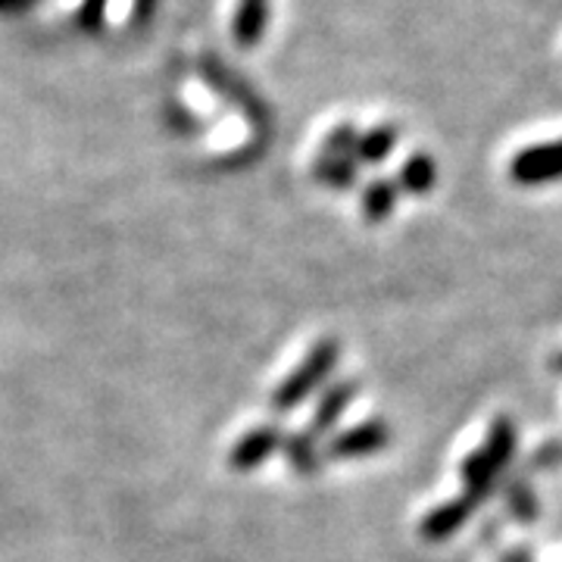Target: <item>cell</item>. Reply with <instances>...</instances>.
Here are the masks:
<instances>
[{
	"mask_svg": "<svg viewBox=\"0 0 562 562\" xmlns=\"http://www.w3.org/2000/svg\"><path fill=\"white\" fill-rule=\"evenodd\" d=\"M509 179L522 184V188L562 181V138L519 150L509 162Z\"/></svg>",
	"mask_w": 562,
	"mask_h": 562,
	"instance_id": "obj_3",
	"label": "cell"
},
{
	"mask_svg": "<svg viewBox=\"0 0 562 562\" xmlns=\"http://www.w3.org/2000/svg\"><path fill=\"white\" fill-rule=\"evenodd\" d=\"M266 20H269V10H266V0H244L238 16H235V38L241 44H257L266 32Z\"/></svg>",
	"mask_w": 562,
	"mask_h": 562,
	"instance_id": "obj_14",
	"label": "cell"
},
{
	"mask_svg": "<svg viewBox=\"0 0 562 562\" xmlns=\"http://www.w3.org/2000/svg\"><path fill=\"white\" fill-rule=\"evenodd\" d=\"M553 369H557V372H560V375H562V350H560V353H557V357H553Z\"/></svg>",
	"mask_w": 562,
	"mask_h": 562,
	"instance_id": "obj_18",
	"label": "cell"
},
{
	"mask_svg": "<svg viewBox=\"0 0 562 562\" xmlns=\"http://www.w3.org/2000/svg\"><path fill=\"white\" fill-rule=\"evenodd\" d=\"M362 216L369 222H382L394 213L397 206V181L387 179H375L372 184H366L362 191Z\"/></svg>",
	"mask_w": 562,
	"mask_h": 562,
	"instance_id": "obj_12",
	"label": "cell"
},
{
	"mask_svg": "<svg viewBox=\"0 0 562 562\" xmlns=\"http://www.w3.org/2000/svg\"><path fill=\"white\" fill-rule=\"evenodd\" d=\"M501 494L506 513H509L516 522H538V516H541V501H538V491H535V484H531V472H528L525 465L522 469H509V472L503 475Z\"/></svg>",
	"mask_w": 562,
	"mask_h": 562,
	"instance_id": "obj_7",
	"label": "cell"
},
{
	"mask_svg": "<svg viewBox=\"0 0 562 562\" xmlns=\"http://www.w3.org/2000/svg\"><path fill=\"white\" fill-rule=\"evenodd\" d=\"M506 472H509V469H506V465H503V462L497 460L487 447H479V450H472V453L462 460V469H460L462 494L475 503V506H482L484 501H491V497H494V491L501 487Z\"/></svg>",
	"mask_w": 562,
	"mask_h": 562,
	"instance_id": "obj_4",
	"label": "cell"
},
{
	"mask_svg": "<svg viewBox=\"0 0 562 562\" xmlns=\"http://www.w3.org/2000/svg\"><path fill=\"white\" fill-rule=\"evenodd\" d=\"M357 144H360V132L350 125V122H344L338 125L328 140H325V154H338V157H357Z\"/></svg>",
	"mask_w": 562,
	"mask_h": 562,
	"instance_id": "obj_16",
	"label": "cell"
},
{
	"mask_svg": "<svg viewBox=\"0 0 562 562\" xmlns=\"http://www.w3.org/2000/svg\"><path fill=\"white\" fill-rule=\"evenodd\" d=\"M435 184H438V162L431 160L428 154H413L397 172V188L413 194V198L435 191Z\"/></svg>",
	"mask_w": 562,
	"mask_h": 562,
	"instance_id": "obj_10",
	"label": "cell"
},
{
	"mask_svg": "<svg viewBox=\"0 0 562 562\" xmlns=\"http://www.w3.org/2000/svg\"><path fill=\"white\" fill-rule=\"evenodd\" d=\"M281 453L288 465L297 472V475H316L325 462V453H322L319 438L306 428V431H294V435H284V443H281Z\"/></svg>",
	"mask_w": 562,
	"mask_h": 562,
	"instance_id": "obj_9",
	"label": "cell"
},
{
	"mask_svg": "<svg viewBox=\"0 0 562 562\" xmlns=\"http://www.w3.org/2000/svg\"><path fill=\"white\" fill-rule=\"evenodd\" d=\"M391 443V428L384 419H366L353 428L338 431L328 447H325V460L347 462V460H366L382 453L384 447Z\"/></svg>",
	"mask_w": 562,
	"mask_h": 562,
	"instance_id": "obj_2",
	"label": "cell"
},
{
	"mask_svg": "<svg viewBox=\"0 0 562 562\" xmlns=\"http://www.w3.org/2000/svg\"><path fill=\"white\" fill-rule=\"evenodd\" d=\"M503 562H535V557H531L528 547H516V550H509V553L503 557Z\"/></svg>",
	"mask_w": 562,
	"mask_h": 562,
	"instance_id": "obj_17",
	"label": "cell"
},
{
	"mask_svg": "<svg viewBox=\"0 0 562 562\" xmlns=\"http://www.w3.org/2000/svg\"><path fill=\"white\" fill-rule=\"evenodd\" d=\"M525 469L535 475V472H553L562 469V441H543L541 447L531 450V457L525 462Z\"/></svg>",
	"mask_w": 562,
	"mask_h": 562,
	"instance_id": "obj_15",
	"label": "cell"
},
{
	"mask_svg": "<svg viewBox=\"0 0 562 562\" xmlns=\"http://www.w3.org/2000/svg\"><path fill=\"white\" fill-rule=\"evenodd\" d=\"M313 176L325 188H335V191H350L357 184L360 176V162L357 157H338V154H322L316 166H313Z\"/></svg>",
	"mask_w": 562,
	"mask_h": 562,
	"instance_id": "obj_11",
	"label": "cell"
},
{
	"mask_svg": "<svg viewBox=\"0 0 562 562\" xmlns=\"http://www.w3.org/2000/svg\"><path fill=\"white\" fill-rule=\"evenodd\" d=\"M479 506L469 501L465 494L460 497H453V501H443L438 503L425 519L419 522V538L428 543H443L450 541L453 535H460L462 528L469 525L472 519V513H475Z\"/></svg>",
	"mask_w": 562,
	"mask_h": 562,
	"instance_id": "obj_5",
	"label": "cell"
},
{
	"mask_svg": "<svg viewBox=\"0 0 562 562\" xmlns=\"http://www.w3.org/2000/svg\"><path fill=\"white\" fill-rule=\"evenodd\" d=\"M281 443H284V435H281L279 425L250 428L241 441L232 447L228 465H232L235 472H250V469H257V465H262V462L269 460L276 450H281Z\"/></svg>",
	"mask_w": 562,
	"mask_h": 562,
	"instance_id": "obj_6",
	"label": "cell"
},
{
	"mask_svg": "<svg viewBox=\"0 0 562 562\" xmlns=\"http://www.w3.org/2000/svg\"><path fill=\"white\" fill-rule=\"evenodd\" d=\"M338 360H341V344L335 341V338H325V341L316 344V347L310 350V357H306V360L276 387V394H272V401H269L272 403V409H276V413H291V409H297L313 391H319L322 384L335 375Z\"/></svg>",
	"mask_w": 562,
	"mask_h": 562,
	"instance_id": "obj_1",
	"label": "cell"
},
{
	"mask_svg": "<svg viewBox=\"0 0 562 562\" xmlns=\"http://www.w3.org/2000/svg\"><path fill=\"white\" fill-rule=\"evenodd\" d=\"M360 394V382L357 379H341V382L325 384L322 397L316 401V409H313V419H310V431L319 438L325 431H331L338 419L347 413V406L357 401Z\"/></svg>",
	"mask_w": 562,
	"mask_h": 562,
	"instance_id": "obj_8",
	"label": "cell"
},
{
	"mask_svg": "<svg viewBox=\"0 0 562 562\" xmlns=\"http://www.w3.org/2000/svg\"><path fill=\"white\" fill-rule=\"evenodd\" d=\"M397 138L401 132L394 125H375L372 132L360 135V144H357V162H372L379 166L391 157V150L397 147Z\"/></svg>",
	"mask_w": 562,
	"mask_h": 562,
	"instance_id": "obj_13",
	"label": "cell"
}]
</instances>
